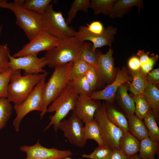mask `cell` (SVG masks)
<instances>
[{
	"mask_svg": "<svg viewBox=\"0 0 159 159\" xmlns=\"http://www.w3.org/2000/svg\"><path fill=\"white\" fill-rule=\"evenodd\" d=\"M73 62L55 67L48 81L45 82L43 92L42 109L40 114L41 119L47 112L48 106L69 85Z\"/></svg>",
	"mask_w": 159,
	"mask_h": 159,
	"instance_id": "cell-1",
	"label": "cell"
},
{
	"mask_svg": "<svg viewBox=\"0 0 159 159\" xmlns=\"http://www.w3.org/2000/svg\"><path fill=\"white\" fill-rule=\"evenodd\" d=\"M21 70H14L10 78L6 98L14 105L22 103L32 92L35 86L48 72L22 75Z\"/></svg>",
	"mask_w": 159,
	"mask_h": 159,
	"instance_id": "cell-2",
	"label": "cell"
},
{
	"mask_svg": "<svg viewBox=\"0 0 159 159\" xmlns=\"http://www.w3.org/2000/svg\"><path fill=\"white\" fill-rule=\"evenodd\" d=\"M0 7L9 9L14 13L16 17V24L24 31L29 41L43 30L41 14L6 0H1Z\"/></svg>",
	"mask_w": 159,
	"mask_h": 159,
	"instance_id": "cell-3",
	"label": "cell"
},
{
	"mask_svg": "<svg viewBox=\"0 0 159 159\" xmlns=\"http://www.w3.org/2000/svg\"><path fill=\"white\" fill-rule=\"evenodd\" d=\"M83 42L75 37L62 40L61 44L47 52L44 57L49 68L55 67L73 62L78 58Z\"/></svg>",
	"mask_w": 159,
	"mask_h": 159,
	"instance_id": "cell-4",
	"label": "cell"
},
{
	"mask_svg": "<svg viewBox=\"0 0 159 159\" xmlns=\"http://www.w3.org/2000/svg\"><path fill=\"white\" fill-rule=\"evenodd\" d=\"M79 95L69 84L62 93L48 107L47 112H54L49 117L50 122L44 130L45 131L53 125L57 132L59 122L66 116L70 111L74 109Z\"/></svg>",
	"mask_w": 159,
	"mask_h": 159,
	"instance_id": "cell-5",
	"label": "cell"
},
{
	"mask_svg": "<svg viewBox=\"0 0 159 159\" xmlns=\"http://www.w3.org/2000/svg\"><path fill=\"white\" fill-rule=\"evenodd\" d=\"M43 30L61 40L74 37L76 31L67 24L61 11L56 12L50 4L42 14Z\"/></svg>",
	"mask_w": 159,
	"mask_h": 159,
	"instance_id": "cell-6",
	"label": "cell"
},
{
	"mask_svg": "<svg viewBox=\"0 0 159 159\" xmlns=\"http://www.w3.org/2000/svg\"><path fill=\"white\" fill-rule=\"evenodd\" d=\"M45 80L46 77L42 79L22 103L14 105L16 115L13 121V125L16 132L19 131L21 122L26 115L33 111H42L43 92Z\"/></svg>",
	"mask_w": 159,
	"mask_h": 159,
	"instance_id": "cell-7",
	"label": "cell"
},
{
	"mask_svg": "<svg viewBox=\"0 0 159 159\" xmlns=\"http://www.w3.org/2000/svg\"><path fill=\"white\" fill-rule=\"evenodd\" d=\"M99 127L105 146L112 150L119 149L120 140L124 132L108 118L104 104L100 105L94 116Z\"/></svg>",
	"mask_w": 159,
	"mask_h": 159,
	"instance_id": "cell-8",
	"label": "cell"
},
{
	"mask_svg": "<svg viewBox=\"0 0 159 159\" xmlns=\"http://www.w3.org/2000/svg\"><path fill=\"white\" fill-rule=\"evenodd\" d=\"M60 39L49 34L43 30L20 50L11 55L18 57L26 55L37 54L39 52L48 51L59 45Z\"/></svg>",
	"mask_w": 159,
	"mask_h": 159,
	"instance_id": "cell-9",
	"label": "cell"
},
{
	"mask_svg": "<svg viewBox=\"0 0 159 159\" xmlns=\"http://www.w3.org/2000/svg\"><path fill=\"white\" fill-rule=\"evenodd\" d=\"M58 129L60 130L63 135L72 144L83 148L87 141L85 138L83 122L72 113L68 119H64L59 123Z\"/></svg>",
	"mask_w": 159,
	"mask_h": 159,
	"instance_id": "cell-10",
	"label": "cell"
},
{
	"mask_svg": "<svg viewBox=\"0 0 159 159\" xmlns=\"http://www.w3.org/2000/svg\"><path fill=\"white\" fill-rule=\"evenodd\" d=\"M47 62L44 57H39L37 54L26 55L18 57L9 56V68L14 70H24L25 74L47 72L43 69Z\"/></svg>",
	"mask_w": 159,
	"mask_h": 159,
	"instance_id": "cell-11",
	"label": "cell"
},
{
	"mask_svg": "<svg viewBox=\"0 0 159 159\" xmlns=\"http://www.w3.org/2000/svg\"><path fill=\"white\" fill-rule=\"evenodd\" d=\"M20 151L26 154L25 159H63L73 155L69 150H62L52 148H48L42 145L38 140L34 145L21 146Z\"/></svg>",
	"mask_w": 159,
	"mask_h": 159,
	"instance_id": "cell-12",
	"label": "cell"
},
{
	"mask_svg": "<svg viewBox=\"0 0 159 159\" xmlns=\"http://www.w3.org/2000/svg\"><path fill=\"white\" fill-rule=\"evenodd\" d=\"M116 28L109 26L105 28L103 33L100 35H95L90 33L86 29V26H81L76 32L74 37L82 42L87 41L92 43V49L95 52L98 48L105 46L111 47L117 33Z\"/></svg>",
	"mask_w": 159,
	"mask_h": 159,
	"instance_id": "cell-13",
	"label": "cell"
},
{
	"mask_svg": "<svg viewBox=\"0 0 159 159\" xmlns=\"http://www.w3.org/2000/svg\"><path fill=\"white\" fill-rule=\"evenodd\" d=\"M132 79L127 70L123 67L118 72L113 82L102 90L92 92L89 97L94 100H102L113 102L119 87L124 84L129 82Z\"/></svg>",
	"mask_w": 159,
	"mask_h": 159,
	"instance_id": "cell-14",
	"label": "cell"
},
{
	"mask_svg": "<svg viewBox=\"0 0 159 159\" xmlns=\"http://www.w3.org/2000/svg\"><path fill=\"white\" fill-rule=\"evenodd\" d=\"M113 53L112 49L110 48L105 54H97V61L95 68L98 81L108 82L111 81L114 77L115 68Z\"/></svg>",
	"mask_w": 159,
	"mask_h": 159,
	"instance_id": "cell-15",
	"label": "cell"
},
{
	"mask_svg": "<svg viewBox=\"0 0 159 159\" xmlns=\"http://www.w3.org/2000/svg\"><path fill=\"white\" fill-rule=\"evenodd\" d=\"M100 105L89 97L79 96L72 113L85 123L94 120L95 112Z\"/></svg>",
	"mask_w": 159,
	"mask_h": 159,
	"instance_id": "cell-16",
	"label": "cell"
},
{
	"mask_svg": "<svg viewBox=\"0 0 159 159\" xmlns=\"http://www.w3.org/2000/svg\"><path fill=\"white\" fill-rule=\"evenodd\" d=\"M138 7V11L143 7V1L141 0H118L114 3L109 15L113 19L121 18L132 9V7Z\"/></svg>",
	"mask_w": 159,
	"mask_h": 159,
	"instance_id": "cell-17",
	"label": "cell"
},
{
	"mask_svg": "<svg viewBox=\"0 0 159 159\" xmlns=\"http://www.w3.org/2000/svg\"><path fill=\"white\" fill-rule=\"evenodd\" d=\"M119 149L127 155L132 157L139 152L140 141L129 131L124 132L119 143Z\"/></svg>",
	"mask_w": 159,
	"mask_h": 159,
	"instance_id": "cell-18",
	"label": "cell"
},
{
	"mask_svg": "<svg viewBox=\"0 0 159 159\" xmlns=\"http://www.w3.org/2000/svg\"><path fill=\"white\" fill-rule=\"evenodd\" d=\"M143 95L148 103L154 114L156 122H158L159 90L155 85L148 84Z\"/></svg>",
	"mask_w": 159,
	"mask_h": 159,
	"instance_id": "cell-19",
	"label": "cell"
},
{
	"mask_svg": "<svg viewBox=\"0 0 159 159\" xmlns=\"http://www.w3.org/2000/svg\"><path fill=\"white\" fill-rule=\"evenodd\" d=\"M129 131L138 139L148 137V131L143 121L134 114L127 115Z\"/></svg>",
	"mask_w": 159,
	"mask_h": 159,
	"instance_id": "cell-20",
	"label": "cell"
},
{
	"mask_svg": "<svg viewBox=\"0 0 159 159\" xmlns=\"http://www.w3.org/2000/svg\"><path fill=\"white\" fill-rule=\"evenodd\" d=\"M138 154L142 159H155V155H158L159 143L152 140L149 137L140 141Z\"/></svg>",
	"mask_w": 159,
	"mask_h": 159,
	"instance_id": "cell-21",
	"label": "cell"
},
{
	"mask_svg": "<svg viewBox=\"0 0 159 159\" xmlns=\"http://www.w3.org/2000/svg\"><path fill=\"white\" fill-rule=\"evenodd\" d=\"M105 107L107 116L110 120L123 132L129 131L127 120L124 115L112 107L105 105Z\"/></svg>",
	"mask_w": 159,
	"mask_h": 159,
	"instance_id": "cell-22",
	"label": "cell"
},
{
	"mask_svg": "<svg viewBox=\"0 0 159 159\" xmlns=\"http://www.w3.org/2000/svg\"><path fill=\"white\" fill-rule=\"evenodd\" d=\"M132 82L130 83L129 90L134 95L143 94L148 83L146 76L140 69L136 71H131Z\"/></svg>",
	"mask_w": 159,
	"mask_h": 159,
	"instance_id": "cell-23",
	"label": "cell"
},
{
	"mask_svg": "<svg viewBox=\"0 0 159 159\" xmlns=\"http://www.w3.org/2000/svg\"><path fill=\"white\" fill-rule=\"evenodd\" d=\"M85 135L86 139L95 140L98 146H105L99 127L94 120L85 123L84 126Z\"/></svg>",
	"mask_w": 159,
	"mask_h": 159,
	"instance_id": "cell-24",
	"label": "cell"
},
{
	"mask_svg": "<svg viewBox=\"0 0 159 159\" xmlns=\"http://www.w3.org/2000/svg\"><path fill=\"white\" fill-rule=\"evenodd\" d=\"M120 105L127 115L134 114L135 106L132 98L128 94L127 89L123 84L118 89Z\"/></svg>",
	"mask_w": 159,
	"mask_h": 159,
	"instance_id": "cell-25",
	"label": "cell"
},
{
	"mask_svg": "<svg viewBox=\"0 0 159 159\" xmlns=\"http://www.w3.org/2000/svg\"><path fill=\"white\" fill-rule=\"evenodd\" d=\"M143 120L148 130V137L152 140L159 142V128L151 110L148 112Z\"/></svg>",
	"mask_w": 159,
	"mask_h": 159,
	"instance_id": "cell-26",
	"label": "cell"
},
{
	"mask_svg": "<svg viewBox=\"0 0 159 159\" xmlns=\"http://www.w3.org/2000/svg\"><path fill=\"white\" fill-rule=\"evenodd\" d=\"M116 0H92L90 8L92 9L94 14L97 15L100 13L109 15Z\"/></svg>",
	"mask_w": 159,
	"mask_h": 159,
	"instance_id": "cell-27",
	"label": "cell"
},
{
	"mask_svg": "<svg viewBox=\"0 0 159 159\" xmlns=\"http://www.w3.org/2000/svg\"><path fill=\"white\" fill-rule=\"evenodd\" d=\"M69 84L79 96L89 97L92 92L90 85L85 75L75 80L69 81Z\"/></svg>",
	"mask_w": 159,
	"mask_h": 159,
	"instance_id": "cell-28",
	"label": "cell"
},
{
	"mask_svg": "<svg viewBox=\"0 0 159 159\" xmlns=\"http://www.w3.org/2000/svg\"><path fill=\"white\" fill-rule=\"evenodd\" d=\"M92 44L83 42L78 58L90 65L95 67L97 61V54L92 49Z\"/></svg>",
	"mask_w": 159,
	"mask_h": 159,
	"instance_id": "cell-29",
	"label": "cell"
},
{
	"mask_svg": "<svg viewBox=\"0 0 159 159\" xmlns=\"http://www.w3.org/2000/svg\"><path fill=\"white\" fill-rule=\"evenodd\" d=\"M90 1L89 0H75L71 4V7L68 13L66 22L68 25L71 23L75 17L77 13L79 11H82L87 13L90 8Z\"/></svg>",
	"mask_w": 159,
	"mask_h": 159,
	"instance_id": "cell-30",
	"label": "cell"
},
{
	"mask_svg": "<svg viewBox=\"0 0 159 159\" xmlns=\"http://www.w3.org/2000/svg\"><path fill=\"white\" fill-rule=\"evenodd\" d=\"M132 98L135 103V115L143 120L147 113L151 109L143 94L134 95Z\"/></svg>",
	"mask_w": 159,
	"mask_h": 159,
	"instance_id": "cell-31",
	"label": "cell"
},
{
	"mask_svg": "<svg viewBox=\"0 0 159 159\" xmlns=\"http://www.w3.org/2000/svg\"><path fill=\"white\" fill-rule=\"evenodd\" d=\"M13 107L7 98H0V131L6 125L12 114Z\"/></svg>",
	"mask_w": 159,
	"mask_h": 159,
	"instance_id": "cell-32",
	"label": "cell"
},
{
	"mask_svg": "<svg viewBox=\"0 0 159 159\" xmlns=\"http://www.w3.org/2000/svg\"><path fill=\"white\" fill-rule=\"evenodd\" d=\"M90 65L80 58L76 59L73 62L70 81L75 80L85 75Z\"/></svg>",
	"mask_w": 159,
	"mask_h": 159,
	"instance_id": "cell-33",
	"label": "cell"
},
{
	"mask_svg": "<svg viewBox=\"0 0 159 159\" xmlns=\"http://www.w3.org/2000/svg\"><path fill=\"white\" fill-rule=\"evenodd\" d=\"M51 1V0H25L22 6L26 9L42 15L44 13Z\"/></svg>",
	"mask_w": 159,
	"mask_h": 159,
	"instance_id": "cell-34",
	"label": "cell"
},
{
	"mask_svg": "<svg viewBox=\"0 0 159 159\" xmlns=\"http://www.w3.org/2000/svg\"><path fill=\"white\" fill-rule=\"evenodd\" d=\"M113 153V150L106 146L96 148L89 154H83L82 156L88 159H110Z\"/></svg>",
	"mask_w": 159,
	"mask_h": 159,
	"instance_id": "cell-35",
	"label": "cell"
},
{
	"mask_svg": "<svg viewBox=\"0 0 159 159\" xmlns=\"http://www.w3.org/2000/svg\"><path fill=\"white\" fill-rule=\"evenodd\" d=\"M11 68L0 73V98H7L8 88L11 75L14 71Z\"/></svg>",
	"mask_w": 159,
	"mask_h": 159,
	"instance_id": "cell-36",
	"label": "cell"
},
{
	"mask_svg": "<svg viewBox=\"0 0 159 159\" xmlns=\"http://www.w3.org/2000/svg\"><path fill=\"white\" fill-rule=\"evenodd\" d=\"M10 49L7 44H0V70L4 71L9 68Z\"/></svg>",
	"mask_w": 159,
	"mask_h": 159,
	"instance_id": "cell-37",
	"label": "cell"
},
{
	"mask_svg": "<svg viewBox=\"0 0 159 159\" xmlns=\"http://www.w3.org/2000/svg\"><path fill=\"white\" fill-rule=\"evenodd\" d=\"M85 76L92 91L95 89L98 81L97 75L95 67L90 65Z\"/></svg>",
	"mask_w": 159,
	"mask_h": 159,
	"instance_id": "cell-38",
	"label": "cell"
},
{
	"mask_svg": "<svg viewBox=\"0 0 159 159\" xmlns=\"http://www.w3.org/2000/svg\"><path fill=\"white\" fill-rule=\"evenodd\" d=\"M158 58V55L153 53L151 54L148 60L141 65L140 70L142 73L146 76L152 70Z\"/></svg>",
	"mask_w": 159,
	"mask_h": 159,
	"instance_id": "cell-39",
	"label": "cell"
},
{
	"mask_svg": "<svg viewBox=\"0 0 159 159\" xmlns=\"http://www.w3.org/2000/svg\"><path fill=\"white\" fill-rule=\"evenodd\" d=\"M86 26L87 31L95 35L102 34L105 29L103 25L99 21H94L90 24H87Z\"/></svg>",
	"mask_w": 159,
	"mask_h": 159,
	"instance_id": "cell-40",
	"label": "cell"
},
{
	"mask_svg": "<svg viewBox=\"0 0 159 159\" xmlns=\"http://www.w3.org/2000/svg\"><path fill=\"white\" fill-rule=\"evenodd\" d=\"M148 84L154 85L159 82V69H155L148 73L146 75Z\"/></svg>",
	"mask_w": 159,
	"mask_h": 159,
	"instance_id": "cell-41",
	"label": "cell"
},
{
	"mask_svg": "<svg viewBox=\"0 0 159 159\" xmlns=\"http://www.w3.org/2000/svg\"><path fill=\"white\" fill-rule=\"evenodd\" d=\"M128 66L131 71H136L140 69V63L138 57L133 56L128 61Z\"/></svg>",
	"mask_w": 159,
	"mask_h": 159,
	"instance_id": "cell-42",
	"label": "cell"
},
{
	"mask_svg": "<svg viewBox=\"0 0 159 159\" xmlns=\"http://www.w3.org/2000/svg\"><path fill=\"white\" fill-rule=\"evenodd\" d=\"M131 157L125 154L120 150L115 149L113 150L110 159H130Z\"/></svg>",
	"mask_w": 159,
	"mask_h": 159,
	"instance_id": "cell-43",
	"label": "cell"
},
{
	"mask_svg": "<svg viewBox=\"0 0 159 159\" xmlns=\"http://www.w3.org/2000/svg\"><path fill=\"white\" fill-rule=\"evenodd\" d=\"M149 52H145L143 50H139L136 55L138 56L140 63V65L147 62L149 59Z\"/></svg>",
	"mask_w": 159,
	"mask_h": 159,
	"instance_id": "cell-44",
	"label": "cell"
},
{
	"mask_svg": "<svg viewBox=\"0 0 159 159\" xmlns=\"http://www.w3.org/2000/svg\"><path fill=\"white\" fill-rule=\"evenodd\" d=\"M130 159H142L138 154H136L131 157Z\"/></svg>",
	"mask_w": 159,
	"mask_h": 159,
	"instance_id": "cell-45",
	"label": "cell"
},
{
	"mask_svg": "<svg viewBox=\"0 0 159 159\" xmlns=\"http://www.w3.org/2000/svg\"><path fill=\"white\" fill-rule=\"evenodd\" d=\"M2 25H0V36L1 34V33L2 32Z\"/></svg>",
	"mask_w": 159,
	"mask_h": 159,
	"instance_id": "cell-46",
	"label": "cell"
},
{
	"mask_svg": "<svg viewBox=\"0 0 159 159\" xmlns=\"http://www.w3.org/2000/svg\"><path fill=\"white\" fill-rule=\"evenodd\" d=\"M63 159H72V158L71 157H66Z\"/></svg>",
	"mask_w": 159,
	"mask_h": 159,
	"instance_id": "cell-47",
	"label": "cell"
},
{
	"mask_svg": "<svg viewBox=\"0 0 159 159\" xmlns=\"http://www.w3.org/2000/svg\"><path fill=\"white\" fill-rule=\"evenodd\" d=\"M4 72V71H3L2 70H0V73H1V72Z\"/></svg>",
	"mask_w": 159,
	"mask_h": 159,
	"instance_id": "cell-48",
	"label": "cell"
},
{
	"mask_svg": "<svg viewBox=\"0 0 159 159\" xmlns=\"http://www.w3.org/2000/svg\"><path fill=\"white\" fill-rule=\"evenodd\" d=\"M1 0H0V2H1ZM0 8H1L0 7Z\"/></svg>",
	"mask_w": 159,
	"mask_h": 159,
	"instance_id": "cell-49",
	"label": "cell"
}]
</instances>
